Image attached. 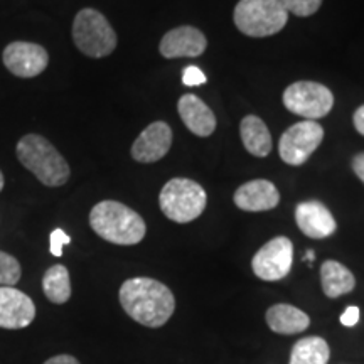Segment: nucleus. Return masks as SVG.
Returning <instances> with one entry per match:
<instances>
[{"label": "nucleus", "instance_id": "f257e3e1", "mask_svg": "<svg viewBox=\"0 0 364 364\" xmlns=\"http://www.w3.org/2000/svg\"><path fill=\"white\" fill-rule=\"evenodd\" d=\"M118 297L124 311L145 327H162L176 309L174 294L169 287L147 277L124 282Z\"/></svg>", "mask_w": 364, "mask_h": 364}, {"label": "nucleus", "instance_id": "f03ea898", "mask_svg": "<svg viewBox=\"0 0 364 364\" xmlns=\"http://www.w3.org/2000/svg\"><path fill=\"white\" fill-rule=\"evenodd\" d=\"M90 226L100 238L124 247L140 243L147 233L142 216L118 201L98 203L90 213Z\"/></svg>", "mask_w": 364, "mask_h": 364}, {"label": "nucleus", "instance_id": "7ed1b4c3", "mask_svg": "<svg viewBox=\"0 0 364 364\" xmlns=\"http://www.w3.org/2000/svg\"><path fill=\"white\" fill-rule=\"evenodd\" d=\"M17 159L27 171L48 188H61L70 179L71 171L66 159L43 135L27 134L16 147Z\"/></svg>", "mask_w": 364, "mask_h": 364}, {"label": "nucleus", "instance_id": "20e7f679", "mask_svg": "<svg viewBox=\"0 0 364 364\" xmlns=\"http://www.w3.org/2000/svg\"><path fill=\"white\" fill-rule=\"evenodd\" d=\"M233 19L245 36L268 38L284 29L289 22V12L280 0H240Z\"/></svg>", "mask_w": 364, "mask_h": 364}, {"label": "nucleus", "instance_id": "39448f33", "mask_svg": "<svg viewBox=\"0 0 364 364\" xmlns=\"http://www.w3.org/2000/svg\"><path fill=\"white\" fill-rule=\"evenodd\" d=\"M159 204H161L164 215L171 221L184 225V223L194 221L196 218L203 215L208 204V196L201 184H198L196 181L176 177L162 188Z\"/></svg>", "mask_w": 364, "mask_h": 364}, {"label": "nucleus", "instance_id": "423d86ee", "mask_svg": "<svg viewBox=\"0 0 364 364\" xmlns=\"http://www.w3.org/2000/svg\"><path fill=\"white\" fill-rule=\"evenodd\" d=\"M73 41L88 58L110 56L117 48V34L102 12L81 9L73 22Z\"/></svg>", "mask_w": 364, "mask_h": 364}, {"label": "nucleus", "instance_id": "0eeeda50", "mask_svg": "<svg viewBox=\"0 0 364 364\" xmlns=\"http://www.w3.org/2000/svg\"><path fill=\"white\" fill-rule=\"evenodd\" d=\"M284 105L295 115L317 120L332 110L334 95L327 86L316 81H297L284 91Z\"/></svg>", "mask_w": 364, "mask_h": 364}, {"label": "nucleus", "instance_id": "6e6552de", "mask_svg": "<svg viewBox=\"0 0 364 364\" xmlns=\"http://www.w3.org/2000/svg\"><path fill=\"white\" fill-rule=\"evenodd\" d=\"M324 140V129L316 120H302L284 132L279 142L282 161L289 166H302Z\"/></svg>", "mask_w": 364, "mask_h": 364}, {"label": "nucleus", "instance_id": "1a4fd4ad", "mask_svg": "<svg viewBox=\"0 0 364 364\" xmlns=\"http://www.w3.org/2000/svg\"><path fill=\"white\" fill-rule=\"evenodd\" d=\"M294 262V245L287 236H277L263 245L252 260L253 273L260 280L279 282L290 273Z\"/></svg>", "mask_w": 364, "mask_h": 364}, {"label": "nucleus", "instance_id": "9d476101", "mask_svg": "<svg viewBox=\"0 0 364 364\" xmlns=\"http://www.w3.org/2000/svg\"><path fill=\"white\" fill-rule=\"evenodd\" d=\"M4 65L14 76L36 78L49 65V54L43 46L26 41H16L4 49Z\"/></svg>", "mask_w": 364, "mask_h": 364}, {"label": "nucleus", "instance_id": "9b49d317", "mask_svg": "<svg viewBox=\"0 0 364 364\" xmlns=\"http://www.w3.org/2000/svg\"><path fill=\"white\" fill-rule=\"evenodd\" d=\"M36 306L33 299L16 287H0V327L24 329L34 321Z\"/></svg>", "mask_w": 364, "mask_h": 364}, {"label": "nucleus", "instance_id": "f8f14e48", "mask_svg": "<svg viewBox=\"0 0 364 364\" xmlns=\"http://www.w3.org/2000/svg\"><path fill=\"white\" fill-rule=\"evenodd\" d=\"M172 145V130L166 122H154L136 136L132 145V157L136 162L152 164L167 156Z\"/></svg>", "mask_w": 364, "mask_h": 364}, {"label": "nucleus", "instance_id": "ddd939ff", "mask_svg": "<svg viewBox=\"0 0 364 364\" xmlns=\"http://www.w3.org/2000/svg\"><path fill=\"white\" fill-rule=\"evenodd\" d=\"M206 36L198 27L181 26L164 36L159 51L164 58H198L206 51Z\"/></svg>", "mask_w": 364, "mask_h": 364}, {"label": "nucleus", "instance_id": "4468645a", "mask_svg": "<svg viewBox=\"0 0 364 364\" xmlns=\"http://www.w3.org/2000/svg\"><path fill=\"white\" fill-rule=\"evenodd\" d=\"M295 221L304 235L314 240L329 238L336 233L334 216L321 201H304L295 209Z\"/></svg>", "mask_w": 364, "mask_h": 364}, {"label": "nucleus", "instance_id": "2eb2a0df", "mask_svg": "<svg viewBox=\"0 0 364 364\" xmlns=\"http://www.w3.org/2000/svg\"><path fill=\"white\" fill-rule=\"evenodd\" d=\"M280 203V193L275 184L265 179L250 181L235 193V204L248 213L270 211Z\"/></svg>", "mask_w": 364, "mask_h": 364}, {"label": "nucleus", "instance_id": "dca6fc26", "mask_svg": "<svg viewBox=\"0 0 364 364\" xmlns=\"http://www.w3.org/2000/svg\"><path fill=\"white\" fill-rule=\"evenodd\" d=\"M177 110H179V115L182 122H184V125L194 135L209 136L216 130L215 113H213L211 108L201 98L196 97V95H182L179 103H177Z\"/></svg>", "mask_w": 364, "mask_h": 364}, {"label": "nucleus", "instance_id": "f3484780", "mask_svg": "<svg viewBox=\"0 0 364 364\" xmlns=\"http://www.w3.org/2000/svg\"><path fill=\"white\" fill-rule=\"evenodd\" d=\"M267 324L277 334L292 336L306 331L311 326V318L297 307L289 304H277L267 311Z\"/></svg>", "mask_w": 364, "mask_h": 364}, {"label": "nucleus", "instance_id": "a211bd4d", "mask_svg": "<svg viewBox=\"0 0 364 364\" xmlns=\"http://www.w3.org/2000/svg\"><path fill=\"white\" fill-rule=\"evenodd\" d=\"M321 282L322 290L329 299H338L341 295L353 292L356 287V279L353 272L343 263L327 260L321 267Z\"/></svg>", "mask_w": 364, "mask_h": 364}, {"label": "nucleus", "instance_id": "6ab92c4d", "mask_svg": "<svg viewBox=\"0 0 364 364\" xmlns=\"http://www.w3.org/2000/svg\"><path fill=\"white\" fill-rule=\"evenodd\" d=\"M241 140L245 149L255 157H267L272 150V135L260 117L248 115L240 125Z\"/></svg>", "mask_w": 364, "mask_h": 364}, {"label": "nucleus", "instance_id": "aec40b11", "mask_svg": "<svg viewBox=\"0 0 364 364\" xmlns=\"http://www.w3.org/2000/svg\"><path fill=\"white\" fill-rule=\"evenodd\" d=\"M331 356L329 344L318 336L304 338L294 344L289 364H327Z\"/></svg>", "mask_w": 364, "mask_h": 364}, {"label": "nucleus", "instance_id": "412c9836", "mask_svg": "<svg viewBox=\"0 0 364 364\" xmlns=\"http://www.w3.org/2000/svg\"><path fill=\"white\" fill-rule=\"evenodd\" d=\"M44 295L53 304H66L71 297L70 272L65 265H54L48 268L43 277Z\"/></svg>", "mask_w": 364, "mask_h": 364}, {"label": "nucleus", "instance_id": "4be33fe9", "mask_svg": "<svg viewBox=\"0 0 364 364\" xmlns=\"http://www.w3.org/2000/svg\"><path fill=\"white\" fill-rule=\"evenodd\" d=\"M21 265L12 255L0 252V287H14L21 280Z\"/></svg>", "mask_w": 364, "mask_h": 364}, {"label": "nucleus", "instance_id": "5701e85b", "mask_svg": "<svg viewBox=\"0 0 364 364\" xmlns=\"http://www.w3.org/2000/svg\"><path fill=\"white\" fill-rule=\"evenodd\" d=\"M287 9V12H292L297 17L314 16L322 6V0H280Z\"/></svg>", "mask_w": 364, "mask_h": 364}, {"label": "nucleus", "instance_id": "b1692460", "mask_svg": "<svg viewBox=\"0 0 364 364\" xmlns=\"http://www.w3.org/2000/svg\"><path fill=\"white\" fill-rule=\"evenodd\" d=\"M208 81L206 75L198 66H188L182 71V83L186 86H199Z\"/></svg>", "mask_w": 364, "mask_h": 364}, {"label": "nucleus", "instance_id": "393cba45", "mask_svg": "<svg viewBox=\"0 0 364 364\" xmlns=\"http://www.w3.org/2000/svg\"><path fill=\"white\" fill-rule=\"evenodd\" d=\"M71 238L68 236L65 231L63 230H54L51 233V253L54 257H61L63 255V248L66 247V245H70Z\"/></svg>", "mask_w": 364, "mask_h": 364}, {"label": "nucleus", "instance_id": "a878e982", "mask_svg": "<svg viewBox=\"0 0 364 364\" xmlns=\"http://www.w3.org/2000/svg\"><path fill=\"white\" fill-rule=\"evenodd\" d=\"M359 322V309L358 307H348L346 312L341 316V324L346 327H354Z\"/></svg>", "mask_w": 364, "mask_h": 364}, {"label": "nucleus", "instance_id": "bb28decb", "mask_svg": "<svg viewBox=\"0 0 364 364\" xmlns=\"http://www.w3.org/2000/svg\"><path fill=\"white\" fill-rule=\"evenodd\" d=\"M353 171H354V174H356L359 179L364 182V152L358 154V156H354V159H353Z\"/></svg>", "mask_w": 364, "mask_h": 364}, {"label": "nucleus", "instance_id": "cd10ccee", "mask_svg": "<svg viewBox=\"0 0 364 364\" xmlns=\"http://www.w3.org/2000/svg\"><path fill=\"white\" fill-rule=\"evenodd\" d=\"M44 364H80V361L76 358L70 356V354H59V356L48 359Z\"/></svg>", "mask_w": 364, "mask_h": 364}, {"label": "nucleus", "instance_id": "c85d7f7f", "mask_svg": "<svg viewBox=\"0 0 364 364\" xmlns=\"http://www.w3.org/2000/svg\"><path fill=\"white\" fill-rule=\"evenodd\" d=\"M353 122H354V127H356V130L359 132V134L364 135V105H361V107L354 112Z\"/></svg>", "mask_w": 364, "mask_h": 364}, {"label": "nucleus", "instance_id": "c756f323", "mask_svg": "<svg viewBox=\"0 0 364 364\" xmlns=\"http://www.w3.org/2000/svg\"><path fill=\"white\" fill-rule=\"evenodd\" d=\"M314 258H316V255H314V252H311V250H309L307 255H306V260H314Z\"/></svg>", "mask_w": 364, "mask_h": 364}, {"label": "nucleus", "instance_id": "7c9ffc66", "mask_svg": "<svg viewBox=\"0 0 364 364\" xmlns=\"http://www.w3.org/2000/svg\"><path fill=\"white\" fill-rule=\"evenodd\" d=\"M4 189V174H2V171H0V191Z\"/></svg>", "mask_w": 364, "mask_h": 364}]
</instances>
